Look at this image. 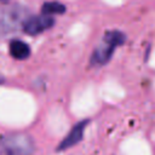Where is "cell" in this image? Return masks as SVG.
<instances>
[{
    "instance_id": "cell-1",
    "label": "cell",
    "mask_w": 155,
    "mask_h": 155,
    "mask_svg": "<svg viewBox=\"0 0 155 155\" xmlns=\"http://www.w3.org/2000/svg\"><path fill=\"white\" fill-rule=\"evenodd\" d=\"M126 40V36L122 31L119 30H110L104 34L99 45L94 48L91 56V64L92 65H104L107 64L116 47L122 45Z\"/></svg>"
},
{
    "instance_id": "cell-2",
    "label": "cell",
    "mask_w": 155,
    "mask_h": 155,
    "mask_svg": "<svg viewBox=\"0 0 155 155\" xmlns=\"http://www.w3.org/2000/svg\"><path fill=\"white\" fill-rule=\"evenodd\" d=\"M34 140L25 133H12L0 139V155H33Z\"/></svg>"
},
{
    "instance_id": "cell-3",
    "label": "cell",
    "mask_w": 155,
    "mask_h": 155,
    "mask_svg": "<svg viewBox=\"0 0 155 155\" xmlns=\"http://www.w3.org/2000/svg\"><path fill=\"white\" fill-rule=\"evenodd\" d=\"M27 18V10L21 6H0V34L17 30Z\"/></svg>"
},
{
    "instance_id": "cell-4",
    "label": "cell",
    "mask_w": 155,
    "mask_h": 155,
    "mask_svg": "<svg viewBox=\"0 0 155 155\" xmlns=\"http://www.w3.org/2000/svg\"><path fill=\"white\" fill-rule=\"evenodd\" d=\"M53 24H54V19H53L52 16L41 13L39 16H30V17H28L24 21L22 28L29 35H38V34L50 29Z\"/></svg>"
},
{
    "instance_id": "cell-5",
    "label": "cell",
    "mask_w": 155,
    "mask_h": 155,
    "mask_svg": "<svg viewBox=\"0 0 155 155\" xmlns=\"http://www.w3.org/2000/svg\"><path fill=\"white\" fill-rule=\"evenodd\" d=\"M87 124H88V120H81L78 124H75L71 127V130L69 131V133L62 139V142L57 147V150L62 151V150H65L68 148H71V147L76 145L82 139L84 132H85V128H86Z\"/></svg>"
},
{
    "instance_id": "cell-6",
    "label": "cell",
    "mask_w": 155,
    "mask_h": 155,
    "mask_svg": "<svg viewBox=\"0 0 155 155\" xmlns=\"http://www.w3.org/2000/svg\"><path fill=\"white\" fill-rule=\"evenodd\" d=\"M10 53L16 59H25L30 54V47L22 40H12L10 42Z\"/></svg>"
},
{
    "instance_id": "cell-7",
    "label": "cell",
    "mask_w": 155,
    "mask_h": 155,
    "mask_svg": "<svg viewBox=\"0 0 155 155\" xmlns=\"http://www.w3.org/2000/svg\"><path fill=\"white\" fill-rule=\"evenodd\" d=\"M65 11V6L61 2L57 1H50V2H45L41 7V12L45 15H59L63 13Z\"/></svg>"
},
{
    "instance_id": "cell-8",
    "label": "cell",
    "mask_w": 155,
    "mask_h": 155,
    "mask_svg": "<svg viewBox=\"0 0 155 155\" xmlns=\"http://www.w3.org/2000/svg\"><path fill=\"white\" fill-rule=\"evenodd\" d=\"M0 1H7V0H0Z\"/></svg>"
}]
</instances>
